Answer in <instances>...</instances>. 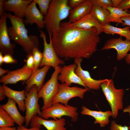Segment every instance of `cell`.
Instances as JSON below:
<instances>
[{
	"mask_svg": "<svg viewBox=\"0 0 130 130\" xmlns=\"http://www.w3.org/2000/svg\"><path fill=\"white\" fill-rule=\"evenodd\" d=\"M100 41L97 29H81L61 22L59 31L52 35V45L58 56L67 60L89 59L97 51Z\"/></svg>",
	"mask_w": 130,
	"mask_h": 130,
	"instance_id": "obj_1",
	"label": "cell"
},
{
	"mask_svg": "<svg viewBox=\"0 0 130 130\" xmlns=\"http://www.w3.org/2000/svg\"><path fill=\"white\" fill-rule=\"evenodd\" d=\"M8 18L12 26L8 28V34L11 40L21 46L24 51L29 53H32L35 48L38 47L39 41L35 35H28L25 27L24 20L7 13Z\"/></svg>",
	"mask_w": 130,
	"mask_h": 130,
	"instance_id": "obj_2",
	"label": "cell"
},
{
	"mask_svg": "<svg viewBox=\"0 0 130 130\" xmlns=\"http://www.w3.org/2000/svg\"><path fill=\"white\" fill-rule=\"evenodd\" d=\"M71 8L68 0H51L44 17L45 27L52 35L59 31L61 21L69 15Z\"/></svg>",
	"mask_w": 130,
	"mask_h": 130,
	"instance_id": "obj_3",
	"label": "cell"
},
{
	"mask_svg": "<svg viewBox=\"0 0 130 130\" xmlns=\"http://www.w3.org/2000/svg\"><path fill=\"white\" fill-rule=\"evenodd\" d=\"M100 87L110 106L112 113V117L115 119L118 115L119 110L123 109L124 90L116 88L112 79H105L101 84Z\"/></svg>",
	"mask_w": 130,
	"mask_h": 130,
	"instance_id": "obj_4",
	"label": "cell"
},
{
	"mask_svg": "<svg viewBox=\"0 0 130 130\" xmlns=\"http://www.w3.org/2000/svg\"><path fill=\"white\" fill-rule=\"evenodd\" d=\"M61 66L54 68L51 78L42 87L38 93L39 98H42L43 100L42 110L51 107L52 104V99L57 93L59 84L58 77Z\"/></svg>",
	"mask_w": 130,
	"mask_h": 130,
	"instance_id": "obj_5",
	"label": "cell"
},
{
	"mask_svg": "<svg viewBox=\"0 0 130 130\" xmlns=\"http://www.w3.org/2000/svg\"><path fill=\"white\" fill-rule=\"evenodd\" d=\"M77 109V107L69 104L54 103L50 107L42 110L40 117L45 119L52 118L56 120L66 116L71 117L72 121L76 122L78 118Z\"/></svg>",
	"mask_w": 130,
	"mask_h": 130,
	"instance_id": "obj_6",
	"label": "cell"
},
{
	"mask_svg": "<svg viewBox=\"0 0 130 130\" xmlns=\"http://www.w3.org/2000/svg\"><path fill=\"white\" fill-rule=\"evenodd\" d=\"M40 36L43 40L44 49L42 53L43 58L39 67L47 65L54 69L60 65L64 64L65 61L58 56L53 47L52 41V35L48 33L50 42L48 43L46 34L41 30H40Z\"/></svg>",
	"mask_w": 130,
	"mask_h": 130,
	"instance_id": "obj_7",
	"label": "cell"
},
{
	"mask_svg": "<svg viewBox=\"0 0 130 130\" xmlns=\"http://www.w3.org/2000/svg\"><path fill=\"white\" fill-rule=\"evenodd\" d=\"M89 90L87 88L71 87L64 83L59 84L58 91L52 99V104L59 103L67 105L69 100L74 98L78 97L83 99L84 94Z\"/></svg>",
	"mask_w": 130,
	"mask_h": 130,
	"instance_id": "obj_8",
	"label": "cell"
},
{
	"mask_svg": "<svg viewBox=\"0 0 130 130\" xmlns=\"http://www.w3.org/2000/svg\"><path fill=\"white\" fill-rule=\"evenodd\" d=\"M38 92L37 87L36 85L32 87L29 92H25V102L26 113L25 117V126L27 128L34 116L37 115L41 116V115L42 112L38 103L39 98L38 96Z\"/></svg>",
	"mask_w": 130,
	"mask_h": 130,
	"instance_id": "obj_9",
	"label": "cell"
},
{
	"mask_svg": "<svg viewBox=\"0 0 130 130\" xmlns=\"http://www.w3.org/2000/svg\"><path fill=\"white\" fill-rule=\"evenodd\" d=\"M7 13L4 11L0 19V52L4 55L13 56L15 45L10 41L7 26Z\"/></svg>",
	"mask_w": 130,
	"mask_h": 130,
	"instance_id": "obj_10",
	"label": "cell"
},
{
	"mask_svg": "<svg viewBox=\"0 0 130 130\" xmlns=\"http://www.w3.org/2000/svg\"><path fill=\"white\" fill-rule=\"evenodd\" d=\"M111 49L116 50L117 59L121 60L125 58L130 51V41L123 40L121 36L118 38L111 39L106 41L101 50H107Z\"/></svg>",
	"mask_w": 130,
	"mask_h": 130,
	"instance_id": "obj_11",
	"label": "cell"
},
{
	"mask_svg": "<svg viewBox=\"0 0 130 130\" xmlns=\"http://www.w3.org/2000/svg\"><path fill=\"white\" fill-rule=\"evenodd\" d=\"M33 70L26 67L25 64L22 67L9 71L6 75L2 76L0 82L3 85L15 84L20 81H26L32 74Z\"/></svg>",
	"mask_w": 130,
	"mask_h": 130,
	"instance_id": "obj_12",
	"label": "cell"
},
{
	"mask_svg": "<svg viewBox=\"0 0 130 130\" xmlns=\"http://www.w3.org/2000/svg\"><path fill=\"white\" fill-rule=\"evenodd\" d=\"M82 58L74 59V62L77 66L75 70L76 74L79 77L86 88L89 89L94 90H99L101 88V84L105 79L96 80L92 78L89 72L84 70L82 68L81 64Z\"/></svg>",
	"mask_w": 130,
	"mask_h": 130,
	"instance_id": "obj_13",
	"label": "cell"
},
{
	"mask_svg": "<svg viewBox=\"0 0 130 130\" xmlns=\"http://www.w3.org/2000/svg\"><path fill=\"white\" fill-rule=\"evenodd\" d=\"M77 66L75 63L61 67L58 77V80L70 86L72 83L76 84L86 88L75 70Z\"/></svg>",
	"mask_w": 130,
	"mask_h": 130,
	"instance_id": "obj_14",
	"label": "cell"
},
{
	"mask_svg": "<svg viewBox=\"0 0 130 130\" xmlns=\"http://www.w3.org/2000/svg\"><path fill=\"white\" fill-rule=\"evenodd\" d=\"M65 119L61 118L57 120H48L43 118L38 115L34 116L30 123L31 127L44 126L47 130H66L65 126Z\"/></svg>",
	"mask_w": 130,
	"mask_h": 130,
	"instance_id": "obj_15",
	"label": "cell"
},
{
	"mask_svg": "<svg viewBox=\"0 0 130 130\" xmlns=\"http://www.w3.org/2000/svg\"><path fill=\"white\" fill-rule=\"evenodd\" d=\"M36 4L33 0L28 6L25 13L24 22L27 25L36 24L38 28L41 29L45 27L44 17L37 8Z\"/></svg>",
	"mask_w": 130,
	"mask_h": 130,
	"instance_id": "obj_16",
	"label": "cell"
},
{
	"mask_svg": "<svg viewBox=\"0 0 130 130\" xmlns=\"http://www.w3.org/2000/svg\"><path fill=\"white\" fill-rule=\"evenodd\" d=\"M33 0H5L3 5L4 11L13 13L15 16L23 18L25 11Z\"/></svg>",
	"mask_w": 130,
	"mask_h": 130,
	"instance_id": "obj_17",
	"label": "cell"
},
{
	"mask_svg": "<svg viewBox=\"0 0 130 130\" xmlns=\"http://www.w3.org/2000/svg\"><path fill=\"white\" fill-rule=\"evenodd\" d=\"M50 68V66L45 65L41 69L38 68L33 71L29 78L25 81L26 84L25 89V92H29L34 85L37 86L38 91L44 85L46 75Z\"/></svg>",
	"mask_w": 130,
	"mask_h": 130,
	"instance_id": "obj_18",
	"label": "cell"
},
{
	"mask_svg": "<svg viewBox=\"0 0 130 130\" xmlns=\"http://www.w3.org/2000/svg\"><path fill=\"white\" fill-rule=\"evenodd\" d=\"M93 4L91 0H85L71 10L68 22L72 23L81 19L91 13Z\"/></svg>",
	"mask_w": 130,
	"mask_h": 130,
	"instance_id": "obj_19",
	"label": "cell"
},
{
	"mask_svg": "<svg viewBox=\"0 0 130 130\" xmlns=\"http://www.w3.org/2000/svg\"><path fill=\"white\" fill-rule=\"evenodd\" d=\"M69 23L73 27L82 29L89 30L95 28L98 35L104 32L102 26L91 13L77 21Z\"/></svg>",
	"mask_w": 130,
	"mask_h": 130,
	"instance_id": "obj_20",
	"label": "cell"
},
{
	"mask_svg": "<svg viewBox=\"0 0 130 130\" xmlns=\"http://www.w3.org/2000/svg\"><path fill=\"white\" fill-rule=\"evenodd\" d=\"M81 114L83 115L91 116L95 120L94 124H99L100 126L103 127L107 125L110 122L109 118L112 116L111 111L108 110L105 111L91 110L85 106H83Z\"/></svg>",
	"mask_w": 130,
	"mask_h": 130,
	"instance_id": "obj_21",
	"label": "cell"
},
{
	"mask_svg": "<svg viewBox=\"0 0 130 130\" xmlns=\"http://www.w3.org/2000/svg\"><path fill=\"white\" fill-rule=\"evenodd\" d=\"M6 96L13 99L17 104L20 110L23 112L26 110L25 102L26 98L25 90L18 91L13 90L6 85H3Z\"/></svg>",
	"mask_w": 130,
	"mask_h": 130,
	"instance_id": "obj_22",
	"label": "cell"
},
{
	"mask_svg": "<svg viewBox=\"0 0 130 130\" xmlns=\"http://www.w3.org/2000/svg\"><path fill=\"white\" fill-rule=\"evenodd\" d=\"M3 109L6 111L18 126L22 125L25 121V117L22 116L19 111L16 102L12 99L8 98V101L5 104L1 105Z\"/></svg>",
	"mask_w": 130,
	"mask_h": 130,
	"instance_id": "obj_23",
	"label": "cell"
},
{
	"mask_svg": "<svg viewBox=\"0 0 130 130\" xmlns=\"http://www.w3.org/2000/svg\"><path fill=\"white\" fill-rule=\"evenodd\" d=\"M104 32L108 34L114 35L117 34L121 37L124 36L126 39L130 41V26H126L122 28L114 26L110 24L102 26Z\"/></svg>",
	"mask_w": 130,
	"mask_h": 130,
	"instance_id": "obj_24",
	"label": "cell"
},
{
	"mask_svg": "<svg viewBox=\"0 0 130 130\" xmlns=\"http://www.w3.org/2000/svg\"><path fill=\"white\" fill-rule=\"evenodd\" d=\"M106 9L110 12L108 18V22L110 23L112 22L122 24L123 22L120 18L124 16H130V13H128L127 11L118 8L109 6L107 7Z\"/></svg>",
	"mask_w": 130,
	"mask_h": 130,
	"instance_id": "obj_25",
	"label": "cell"
},
{
	"mask_svg": "<svg viewBox=\"0 0 130 130\" xmlns=\"http://www.w3.org/2000/svg\"><path fill=\"white\" fill-rule=\"evenodd\" d=\"M91 13L102 26L110 24L108 20L110 12L106 9L93 5Z\"/></svg>",
	"mask_w": 130,
	"mask_h": 130,
	"instance_id": "obj_26",
	"label": "cell"
},
{
	"mask_svg": "<svg viewBox=\"0 0 130 130\" xmlns=\"http://www.w3.org/2000/svg\"><path fill=\"white\" fill-rule=\"evenodd\" d=\"M15 123L7 112L0 105V127H12Z\"/></svg>",
	"mask_w": 130,
	"mask_h": 130,
	"instance_id": "obj_27",
	"label": "cell"
},
{
	"mask_svg": "<svg viewBox=\"0 0 130 130\" xmlns=\"http://www.w3.org/2000/svg\"><path fill=\"white\" fill-rule=\"evenodd\" d=\"M34 61V68L33 71L38 68L43 58V53L39 50L38 47L35 48L32 52Z\"/></svg>",
	"mask_w": 130,
	"mask_h": 130,
	"instance_id": "obj_28",
	"label": "cell"
},
{
	"mask_svg": "<svg viewBox=\"0 0 130 130\" xmlns=\"http://www.w3.org/2000/svg\"><path fill=\"white\" fill-rule=\"evenodd\" d=\"M51 0H33L38 5L40 13L45 16L47 13Z\"/></svg>",
	"mask_w": 130,
	"mask_h": 130,
	"instance_id": "obj_29",
	"label": "cell"
},
{
	"mask_svg": "<svg viewBox=\"0 0 130 130\" xmlns=\"http://www.w3.org/2000/svg\"><path fill=\"white\" fill-rule=\"evenodd\" d=\"M93 5L98 6L106 9L109 6H113V4L111 0H91Z\"/></svg>",
	"mask_w": 130,
	"mask_h": 130,
	"instance_id": "obj_30",
	"label": "cell"
},
{
	"mask_svg": "<svg viewBox=\"0 0 130 130\" xmlns=\"http://www.w3.org/2000/svg\"><path fill=\"white\" fill-rule=\"evenodd\" d=\"M27 59H24V61L26 63L25 64L27 68L34 70V61L32 53H28L26 56Z\"/></svg>",
	"mask_w": 130,
	"mask_h": 130,
	"instance_id": "obj_31",
	"label": "cell"
},
{
	"mask_svg": "<svg viewBox=\"0 0 130 130\" xmlns=\"http://www.w3.org/2000/svg\"><path fill=\"white\" fill-rule=\"evenodd\" d=\"M110 129V130H130L128 126L118 124L114 120L111 121Z\"/></svg>",
	"mask_w": 130,
	"mask_h": 130,
	"instance_id": "obj_32",
	"label": "cell"
},
{
	"mask_svg": "<svg viewBox=\"0 0 130 130\" xmlns=\"http://www.w3.org/2000/svg\"><path fill=\"white\" fill-rule=\"evenodd\" d=\"M117 8L124 10L129 11L128 9L130 8V0H123Z\"/></svg>",
	"mask_w": 130,
	"mask_h": 130,
	"instance_id": "obj_33",
	"label": "cell"
},
{
	"mask_svg": "<svg viewBox=\"0 0 130 130\" xmlns=\"http://www.w3.org/2000/svg\"><path fill=\"white\" fill-rule=\"evenodd\" d=\"M4 63L6 64H16L17 60L13 58L12 56L9 54H6L4 56Z\"/></svg>",
	"mask_w": 130,
	"mask_h": 130,
	"instance_id": "obj_34",
	"label": "cell"
},
{
	"mask_svg": "<svg viewBox=\"0 0 130 130\" xmlns=\"http://www.w3.org/2000/svg\"><path fill=\"white\" fill-rule=\"evenodd\" d=\"M85 0H68V5L71 8H75L83 2Z\"/></svg>",
	"mask_w": 130,
	"mask_h": 130,
	"instance_id": "obj_35",
	"label": "cell"
},
{
	"mask_svg": "<svg viewBox=\"0 0 130 130\" xmlns=\"http://www.w3.org/2000/svg\"><path fill=\"white\" fill-rule=\"evenodd\" d=\"M120 18L123 22V23L122 24V26H130V16H124Z\"/></svg>",
	"mask_w": 130,
	"mask_h": 130,
	"instance_id": "obj_36",
	"label": "cell"
},
{
	"mask_svg": "<svg viewBox=\"0 0 130 130\" xmlns=\"http://www.w3.org/2000/svg\"><path fill=\"white\" fill-rule=\"evenodd\" d=\"M41 127H31L29 128H27L25 126L23 125L18 126L17 127V130H41Z\"/></svg>",
	"mask_w": 130,
	"mask_h": 130,
	"instance_id": "obj_37",
	"label": "cell"
},
{
	"mask_svg": "<svg viewBox=\"0 0 130 130\" xmlns=\"http://www.w3.org/2000/svg\"><path fill=\"white\" fill-rule=\"evenodd\" d=\"M6 96L5 93L3 88L2 85H0V101L3 100Z\"/></svg>",
	"mask_w": 130,
	"mask_h": 130,
	"instance_id": "obj_38",
	"label": "cell"
},
{
	"mask_svg": "<svg viewBox=\"0 0 130 130\" xmlns=\"http://www.w3.org/2000/svg\"><path fill=\"white\" fill-rule=\"evenodd\" d=\"M123 0H111L113 6L115 8H117L119 5Z\"/></svg>",
	"mask_w": 130,
	"mask_h": 130,
	"instance_id": "obj_39",
	"label": "cell"
},
{
	"mask_svg": "<svg viewBox=\"0 0 130 130\" xmlns=\"http://www.w3.org/2000/svg\"><path fill=\"white\" fill-rule=\"evenodd\" d=\"M5 0H0V16L1 17L3 14L4 11L3 8L4 3Z\"/></svg>",
	"mask_w": 130,
	"mask_h": 130,
	"instance_id": "obj_40",
	"label": "cell"
},
{
	"mask_svg": "<svg viewBox=\"0 0 130 130\" xmlns=\"http://www.w3.org/2000/svg\"><path fill=\"white\" fill-rule=\"evenodd\" d=\"M0 130H17V128L15 127H0Z\"/></svg>",
	"mask_w": 130,
	"mask_h": 130,
	"instance_id": "obj_41",
	"label": "cell"
},
{
	"mask_svg": "<svg viewBox=\"0 0 130 130\" xmlns=\"http://www.w3.org/2000/svg\"><path fill=\"white\" fill-rule=\"evenodd\" d=\"M9 71L8 70H4L0 67V77H1L4 74L7 73Z\"/></svg>",
	"mask_w": 130,
	"mask_h": 130,
	"instance_id": "obj_42",
	"label": "cell"
},
{
	"mask_svg": "<svg viewBox=\"0 0 130 130\" xmlns=\"http://www.w3.org/2000/svg\"><path fill=\"white\" fill-rule=\"evenodd\" d=\"M123 113H128L130 116V105L127 106L123 109Z\"/></svg>",
	"mask_w": 130,
	"mask_h": 130,
	"instance_id": "obj_43",
	"label": "cell"
},
{
	"mask_svg": "<svg viewBox=\"0 0 130 130\" xmlns=\"http://www.w3.org/2000/svg\"><path fill=\"white\" fill-rule=\"evenodd\" d=\"M126 63L130 65V54H128L125 58Z\"/></svg>",
	"mask_w": 130,
	"mask_h": 130,
	"instance_id": "obj_44",
	"label": "cell"
},
{
	"mask_svg": "<svg viewBox=\"0 0 130 130\" xmlns=\"http://www.w3.org/2000/svg\"><path fill=\"white\" fill-rule=\"evenodd\" d=\"M4 56L3 54L0 52V65H1L4 63L3 61Z\"/></svg>",
	"mask_w": 130,
	"mask_h": 130,
	"instance_id": "obj_45",
	"label": "cell"
},
{
	"mask_svg": "<svg viewBox=\"0 0 130 130\" xmlns=\"http://www.w3.org/2000/svg\"><path fill=\"white\" fill-rule=\"evenodd\" d=\"M127 12L128 13H130V11H128Z\"/></svg>",
	"mask_w": 130,
	"mask_h": 130,
	"instance_id": "obj_46",
	"label": "cell"
},
{
	"mask_svg": "<svg viewBox=\"0 0 130 130\" xmlns=\"http://www.w3.org/2000/svg\"><path fill=\"white\" fill-rule=\"evenodd\" d=\"M129 128L130 130V125L129 127Z\"/></svg>",
	"mask_w": 130,
	"mask_h": 130,
	"instance_id": "obj_47",
	"label": "cell"
}]
</instances>
